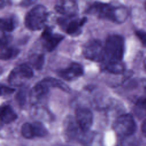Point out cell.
Returning <instances> with one entry per match:
<instances>
[{"instance_id": "cell-1", "label": "cell", "mask_w": 146, "mask_h": 146, "mask_svg": "<svg viewBox=\"0 0 146 146\" xmlns=\"http://www.w3.org/2000/svg\"><path fill=\"white\" fill-rule=\"evenodd\" d=\"M87 12L117 23L124 22L128 15L127 9L123 6L100 2H95L91 4Z\"/></svg>"}, {"instance_id": "cell-2", "label": "cell", "mask_w": 146, "mask_h": 146, "mask_svg": "<svg viewBox=\"0 0 146 146\" xmlns=\"http://www.w3.org/2000/svg\"><path fill=\"white\" fill-rule=\"evenodd\" d=\"M104 50L106 61H122L125 50L123 37L116 34L110 35L105 42Z\"/></svg>"}, {"instance_id": "cell-3", "label": "cell", "mask_w": 146, "mask_h": 146, "mask_svg": "<svg viewBox=\"0 0 146 146\" xmlns=\"http://www.w3.org/2000/svg\"><path fill=\"white\" fill-rule=\"evenodd\" d=\"M48 13L47 9L42 5L34 6L26 14L25 25L31 30H39L45 26Z\"/></svg>"}, {"instance_id": "cell-4", "label": "cell", "mask_w": 146, "mask_h": 146, "mask_svg": "<svg viewBox=\"0 0 146 146\" xmlns=\"http://www.w3.org/2000/svg\"><path fill=\"white\" fill-rule=\"evenodd\" d=\"M136 125L133 116L129 113L119 116L113 123V129L116 133L123 137L133 135Z\"/></svg>"}, {"instance_id": "cell-5", "label": "cell", "mask_w": 146, "mask_h": 146, "mask_svg": "<svg viewBox=\"0 0 146 146\" xmlns=\"http://www.w3.org/2000/svg\"><path fill=\"white\" fill-rule=\"evenodd\" d=\"M83 54L86 59L94 62H103L106 59L104 45L98 39L87 42L83 46Z\"/></svg>"}, {"instance_id": "cell-6", "label": "cell", "mask_w": 146, "mask_h": 146, "mask_svg": "<svg viewBox=\"0 0 146 146\" xmlns=\"http://www.w3.org/2000/svg\"><path fill=\"white\" fill-rule=\"evenodd\" d=\"M33 76V71L31 68L26 64H21L17 66L10 72L8 82L9 84L14 87L23 86L26 81Z\"/></svg>"}, {"instance_id": "cell-7", "label": "cell", "mask_w": 146, "mask_h": 146, "mask_svg": "<svg viewBox=\"0 0 146 146\" xmlns=\"http://www.w3.org/2000/svg\"><path fill=\"white\" fill-rule=\"evenodd\" d=\"M87 21L86 18H74V17H60L58 19V23L67 34L76 36L80 34L82 27Z\"/></svg>"}, {"instance_id": "cell-8", "label": "cell", "mask_w": 146, "mask_h": 146, "mask_svg": "<svg viewBox=\"0 0 146 146\" xmlns=\"http://www.w3.org/2000/svg\"><path fill=\"white\" fill-rule=\"evenodd\" d=\"M76 121L81 131L86 133L93 124V114L91 110L85 107H79L75 111Z\"/></svg>"}, {"instance_id": "cell-9", "label": "cell", "mask_w": 146, "mask_h": 146, "mask_svg": "<svg viewBox=\"0 0 146 146\" xmlns=\"http://www.w3.org/2000/svg\"><path fill=\"white\" fill-rule=\"evenodd\" d=\"M22 135L26 139H33L34 137L46 136L48 131L44 125L39 121L33 123H26L21 127Z\"/></svg>"}, {"instance_id": "cell-10", "label": "cell", "mask_w": 146, "mask_h": 146, "mask_svg": "<svg viewBox=\"0 0 146 146\" xmlns=\"http://www.w3.org/2000/svg\"><path fill=\"white\" fill-rule=\"evenodd\" d=\"M63 38L64 36L63 35L54 33L50 27H45L41 34V40L43 47L48 52L52 51Z\"/></svg>"}, {"instance_id": "cell-11", "label": "cell", "mask_w": 146, "mask_h": 146, "mask_svg": "<svg viewBox=\"0 0 146 146\" xmlns=\"http://www.w3.org/2000/svg\"><path fill=\"white\" fill-rule=\"evenodd\" d=\"M83 74V68L78 63H72L67 67L58 71V75L65 80H74Z\"/></svg>"}, {"instance_id": "cell-12", "label": "cell", "mask_w": 146, "mask_h": 146, "mask_svg": "<svg viewBox=\"0 0 146 146\" xmlns=\"http://www.w3.org/2000/svg\"><path fill=\"white\" fill-rule=\"evenodd\" d=\"M55 9L58 13L67 17H75L78 13V6L76 1L62 0L57 1Z\"/></svg>"}, {"instance_id": "cell-13", "label": "cell", "mask_w": 146, "mask_h": 146, "mask_svg": "<svg viewBox=\"0 0 146 146\" xmlns=\"http://www.w3.org/2000/svg\"><path fill=\"white\" fill-rule=\"evenodd\" d=\"M48 88L43 84L40 82L36 84L31 90L29 93V98L31 103L36 104L46 98L48 92Z\"/></svg>"}, {"instance_id": "cell-14", "label": "cell", "mask_w": 146, "mask_h": 146, "mask_svg": "<svg viewBox=\"0 0 146 146\" xmlns=\"http://www.w3.org/2000/svg\"><path fill=\"white\" fill-rule=\"evenodd\" d=\"M79 129L76 120L71 116H68L64 122V132L69 139H76L79 136Z\"/></svg>"}, {"instance_id": "cell-15", "label": "cell", "mask_w": 146, "mask_h": 146, "mask_svg": "<svg viewBox=\"0 0 146 146\" xmlns=\"http://www.w3.org/2000/svg\"><path fill=\"white\" fill-rule=\"evenodd\" d=\"M17 115L9 104L1 106V121L2 124H9L17 119Z\"/></svg>"}, {"instance_id": "cell-16", "label": "cell", "mask_w": 146, "mask_h": 146, "mask_svg": "<svg viewBox=\"0 0 146 146\" xmlns=\"http://www.w3.org/2000/svg\"><path fill=\"white\" fill-rule=\"evenodd\" d=\"M103 68L115 74H123L125 70V65L122 61H106Z\"/></svg>"}, {"instance_id": "cell-17", "label": "cell", "mask_w": 146, "mask_h": 146, "mask_svg": "<svg viewBox=\"0 0 146 146\" xmlns=\"http://www.w3.org/2000/svg\"><path fill=\"white\" fill-rule=\"evenodd\" d=\"M0 25L2 31L4 32H10L17 27L18 20L14 15L3 17L1 18Z\"/></svg>"}, {"instance_id": "cell-18", "label": "cell", "mask_w": 146, "mask_h": 146, "mask_svg": "<svg viewBox=\"0 0 146 146\" xmlns=\"http://www.w3.org/2000/svg\"><path fill=\"white\" fill-rule=\"evenodd\" d=\"M40 82L48 88L50 87H56L66 92H69L70 90L69 87L66 83L58 79L46 78Z\"/></svg>"}, {"instance_id": "cell-19", "label": "cell", "mask_w": 146, "mask_h": 146, "mask_svg": "<svg viewBox=\"0 0 146 146\" xmlns=\"http://www.w3.org/2000/svg\"><path fill=\"white\" fill-rule=\"evenodd\" d=\"M18 50L9 45L1 46L0 56L2 60H7L16 55Z\"/></svg>"}, {"instance_id": "cell-20", "label": "cell", "mask_w": 146, "mask_h": 146, "mask_svg": "<svg viewBox=\"0 0 146 146\" xmlns=\"http://www.w3.org/2000/svg\"><path fill=\"white\" fill-rule=\"evenodd\" d=\"M135 112L139 117L146 116V97H140L136 101Z\"/></svg>"}, {"instance_id": "cell-21", "label": "cell", "mask_w": 146, "mask_h": 146, "mask_svg": "<svg viewBox=\"0 0 146 146\" xmlns=\"http://www.w3.org/2000/svg\"><path fill=\"white\" fill-rule=\"evenodd\" d=\"M31 65L36 70L42 68L44 63V55L43 54H35L31 55L30 58Z\"/></svg>"}, {"instance_id": "cell-22", "label": "cell", "mask_w": 146, "mask_h": 146, "mask_svg": "<svg viewBox=\"0 0 146 146\" xmlns=\"http://www.w3.org/2000/svg\"><path fill=\"white\" fill-rule=\"evenodd\" d=\"M122 146H137L138 141L137 140L132 136V135L124 137L122 142Z\"/></svg>"}, {"instance_id": "cell-23", "label": "cell", "mask_w": 146, "mask_h": 146, "mask_svg": "<svg viewBox=\"0 0 146 146\" xmlns=\"http://www.w3.org/2000/svg\"><path fill=\"white\" fill-rule=\"evenodd\" d=\"M26 99V92L25 90H20L16 95V100L20 106H23Z\"/></svg>"}, {"instance_id": "cell-24", "label": "cell", "mask_w": 146, "mask_h": 146, "mask_svg": "<svg viewBox=\"0 0 146 146\" xmlns=\"http://www.w3.org/2000/svg\"><path fill=\"white\" fill-rule=\"evenodd\" d=\"M11 40L12 37L11 35L4 33L1 36V46L9 45Z\"/></svg>"}, {"instance_id": "cell-25", "label": "cell", "mask_w": 146, "mask_h": 146, "mask_svg": "<svg viewBox=\"0 0 146 146\" xmlns=\"http://www.w3.org/2000/svg\"><path fill=\"white\" fill-rule=\"evenodd\" d=\"M135 33L141 43L143 44L146 45V31L143 30H137Z\"/></svg>"}, {"instance_id": "cell-26", "label": "cell", "mask_w": 146, "mask_h": 146, "mask_svg": "<svg viewBox=\"0 0 146 146\" xmlns=\"http://www.w3.org/2000/svg\"><path fill=\"white\" fill-rule=\"evenodd\" d=\"M15 90L13 88L7 87L6 86L1 84V95H6L12 94Z\"/></svg>"}, {"instance_id": "cell-27", "label": "cell", "mask_w": 146, "mask_h": 146, "mask_svg": "<svg viewBox=\"0 0 146 146\" xmlns=\"http://www.w3.org/2000/svg\"><path fill=\"white\" fill-rule=\"evenodd\" d=\"M141 131L143 133V135L146 136V119L143 122L142 126H141Z\"/></svg>"}, {"instance_id": "cell-28", "label": "cell", "mask_w": 146, "mask_h": 146, "mask_svg": "<svg viewBox=\"0 0 146 146\" xmlns=\"http://www.w3.org/2000/svg\"><path fill=\"white\" fill-rule=\"evenodd\" d=\"M1 4H0V6H1V8L2 9L3 6H6V3H9V1H2V0H1Z\"/></svg>"}, {"instance_id": "cell-29", "label": "cell", "mask_w": 146, "mask_h": 146, "mask_svg": "<svg viewBox=\"0 0 146 146\" xmlns=\"http://www.w3.org/2000/svg\"><path fill=\"white\" fill-rule=\"evenodd\" d=\"M144 67H145V68L146 70V58H145V60L144 61Z\"/></svg>"}, {"instance_id": "cell-30", "label": "cell", "mask_w": 146, "mask_h": 146, "mask_svg": "<svg viewBox=\"0 0 146 146\" xmlns=\"http://www.w3.org/2000/svg\"><path fill=\"white\" fill-rule=\"evenodd\" d=\"M145 9H146V1H145Z\"/></svg>"}]
</instances>
